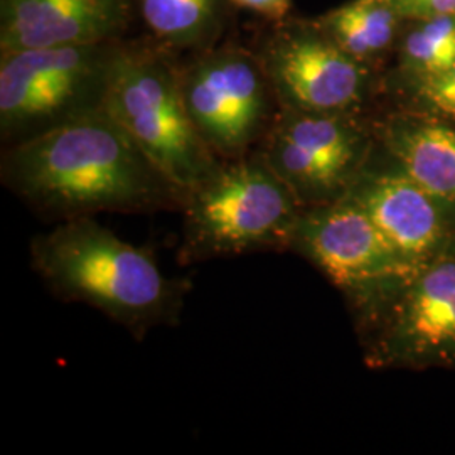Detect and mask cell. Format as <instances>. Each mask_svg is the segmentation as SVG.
<instances>
[{
  "instance_id": "1",
  "label": "cell",
  "mask_w": 455,
  "mask_h": 455,
  "mask_svg": "<svg viewBox=\"0 0 455 455\" xmlns=\"http://www.w3.org/2000/svg\"><path fill=\"white\" fill-rule=\"evenodd\" d=\"M2 184L49 221L182 208L186 196L103 108L4 147Z\"/></svg>"
},
{
  "instance_id": "2",
  "label": "cell",
  "mask_w": 455,
  "mask_h": 455,
  "mask_svg": "<svg viewBox=\"0 0 455 455\" xmlns=\"http://www.w3.org/2000/svg\"><path fill=\"white\" fill-rule=\"evenodd\" d=\"M36 274L65 302L100 310L137 341L180 324L191 282L164 274L150 250L120 238L95 216L60 221L31 242Z\"/></svg>"
},
{
  "instance_id": "3",
  "label": "cell",
  "mask_w": 455,
  "mask_h": 455,
  "mask_svg": "<svg viewBox=\"0 0 455 455\" xmlns=\"http://www.w3.org/2000/svg\"><path fill=\"white\" fill-rule=\"evenodd\" d=\"M180 261L283 250L304 212L291 188L253 150L220 164L180 208Z\"/></svg>"
},
{
  "instance_id": "4",
  "label": "cell",
  "mask_w": 455,
  "mask_h": 455,
  "mask_svg": "<svg viewBox=\"0 0 455 455\" xmlns=\"http://www.w3.org/2000/svg\"><path fill=\"white\" fill-rule=\"evenodd\" d=\"M103 110L184 196L223 163L196 131L180 93V66L161 46H118Z\"/></svg>"
},
{
  "instance_id": "5",
  "label": "cell",
  "mask_w": 455,
  "mask_h": 455,
  "mask_svg": "<svg viewBox=\"0 0 455 455\" xmlns=\"http://www.w3.org/2000/svg\"><path fill=\"white\" fill-rule=\"evenodd\" d=\"M291 250L307 259L341 291L364 324H379L422 270L346 197L304 210Z\"/></svg>"
},
{
  "instance_id": "6",
  "label": "cell",
  "mask_w": 455,
  "mask_h": 455,
  "mask_svg": "<svg viewBox=\"0 0 455 455\" xmlns=\"http://www.w3.org/2000/svg\"><path fill=\"white\" fill-rule=\"evenodd\" d=\"M120 43L0 52V139L12 146L103 108Z\"/></svg>"
},
{
  "instance_id": "7",
  "label": "cell",
  "mask_w": 455,
  "mask_h": 455,
  "mask_svg": "<svg viewBox=\"0 0 455 455\" xmlns=\"http://www.w3.org/2000/svg\"><path fill=\"white\" fill-rule=\"evenodd\" d=\"M180 84L196 131L221 161L253 152L278 112L257 54L238 46L196 52L180 66Z\"/></svg>"
},
{
  "instance_id": "8",
  "label": "cell",
  "mask_w": 455,
  "mask_h": 455,
  "mask_svg": "<svg viewBox=\"0 0 455 455\" xmlns=\"http://www.w3.org/2000/svg\"><path fill=\"white\" fill-rule=\"evenodd\" d=\"M257 150L307 210L351 191L364 172L368 135L353 114L278 108Z\"/></svg>"
},
{
  "instance_id": "9",
  "label": "cell",
  "mask_w": 455,
  "mask_h": 455,
  "mask_svg": "<svg viewBox=\"0 0 455 455\" xmlns=\"http://www.w3.org/2000/svg\"><path fill=\"white\" fill-rule=\"evenodd\" d=\"M257 58L278 108L307 114H355L366 98L368 69L317 26L275 22Z\"/></svg>"
},
{
  "instance_id": "10",
  "label": "cell",
  "mask_w": 455,
  "mask_h": 455,
  "mask_svg": "<svg viewBox=\"0 0 455 455\" xmlns=\"http://www.w3.org/2000/svg\"><path fill=\"white\" fill-rule=\"evenodd\" d=\"M376 327L374 368H455V251L423 267Z\"/></svg>"
},
{
  "instance_id": "11",
  "label": "cell",
  "mask_w": 455,
  "mask_h": 455,
  "mask_svg": "<svg viewBox=\"0 0 455 455\" xmlns=\"http://www.w3.org/2000/svg\"><path fill=\"white\" fill-rule=\"evenodd\" d=\"M353 201L405 259L427 267L455 251V218L398 167L359 176Z\"/></svg>"
},
{
  "instance_id": "12",
  "label": "cell",
  "mask_w": 455,
  "mask_h": 455,
  "mask_svg": "<svg viewBox=\"0 0 455 455\" xmlns=\"http://www.w3.org/2000/svg\"><path fill=\"white\" fill-rule=\"evenodd\" d=\"M139 0H0V52L118 43Z\"/></svg>"
},
{
  "instance_id": "13",
  "label": "cell",
  "mask_w": 455,
  "mask_h": 455,
  "mask_svg": "<svg viewBox=\"0 0 455 455\" xmlns=\"http://www.w3.org/2000/svg\"><path fill=\"white\" fill-rule=\"evenodd\" d=\"M395 165L455 218V127L440 118L398 116L383 135Z\"/></svg>"
},
{
  "instance_id": "14",
  "label": "cell",
  "mask_w": 455,
  "mask_h": 455,
  "mask_svg": "<svg viewBox=\"0 0 455 455\" xmlns=\"http://www.w3.org/2000/svg\"><path fill=\"white\" fill-rule=\"evenodd\" d=\"M229 0H139V14L165 51H206L223 33Z\"/></svg>"
},
{
  "instance_id": "15",
  "label": "cell",
  "mask_w": 455,
  "mask_h": 455,
  "mask_svg": "<svg viewBox=\"0 0 455 455\" xmlns=\"http://www.w3.org/2000/svg\"><path fill=\"white\" fill-rule=\"evenodd\" d=\"M400 19L395 0H351L325 14L319 26L366 65L390 48Z\"/></svg>"
},
{
  "instance_id": "16",
  "label": "cell",
  "mask_w": 455,
  "mask_h": 455,
  "mask_svg": "<svg viewBox=\"0 0 455 455\" xmlns=\"http://www.w3.org/2000/svg\"><path fill=\"white\" fill-rule=\"evenodd\" d=\"M403 61L422 80L439 75L455 63V16L420 20L403 44Z\"/></svg>"
},
{
  "instance_id": "17",
  "label": "cell",
  "mask_w": 455,
  "mask_h": 455,
  "mask_svg": "<svg viewBox=\"0 0 455 455\" xmlns=\"http://www.w3.org/2000/svg\"><path fill=\"white\" fill-rule=\"evenodd\" d=\"M419 95L435 114L455 120V63L439 75L419 80Z\"/></svg>"
},
{
  "instance_id": "18",
  "label": "cell",
  "mask_w": 455,
  "mask_h": 455,
  "mask_svg": "<svg viewBox=\"0 0 455 455\" xmlns=\"http://www.w3.org/2000/svg\"><path fill=\"white\" fill-rule=\"evenodd\" d=\"M400 16L417 20L455 16V0H395Z\"/></svg>"
},
{
  "instance_id": "19",
  "label": "cell",
  "mask_w": 455,
  "mask_h": 455,
  "mask_svg": "<svg viewBox=\"0 0 455 455\" xmlns=\"http://www.w3.org/2000/svg\"><path fill=\"white\" fill-rule=\"evenodd\" d=\"M231 4L243 7L246 11L257 12L272 22H280L289 16L292 0H229Z\"/></svg>"
}]
</instances>
